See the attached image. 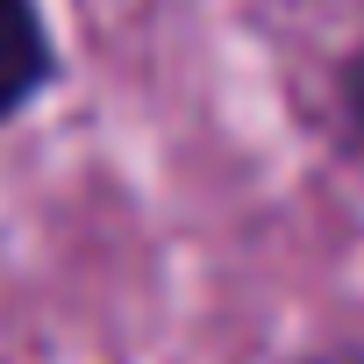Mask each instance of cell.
Returning <instances> with one entry per match:
<instances>
[{"instance_id": "obj_1", "label": "cell", "mask_w": 364, "mask_h": 364, "mask_svg": "<svg viewBox=\"0 0 364 364\" xmlns=\"http://www.w3.org/2000/svg\"><path fill=\"white\" fill-rule=\"evenodd\" d=\"M50 86V36L36 22V0H0V122L29 107Z\"/></svg>"}, {"instance_id": "obj_2", "label": "cell", "mask_w": 364, "mask_h": 364, "mask_svg": "<svg viewBox=\"0 0 364 364\" xmlns=\"http://www.w3.org/2000/svg\"><path fill=\"white\" fill-rule=\"evenodd\" d=\"M343 122H350V136L364 143V50H357L350 72H343Z\"/></svg>"}]
</instances>
